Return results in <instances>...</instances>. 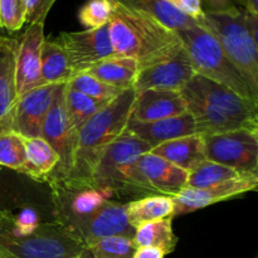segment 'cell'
<instances>
[{"instance_id": "6da1fadb", "label": "cell", "mask_w": 258, "mask_h": 258, "mask_svg": "<svg viewBox=\"0 0 258 258\" xmlns=\"http://www.w3.org/2000/svg\"><path fill=\"white\" fill-rule=\"evenodd\" d=\"M87 247L55 221H39L34 211L0 209V253L5 258H72Z\"/></svg>"}, {"instance_id": "7a4b0ae2", "label": "cell", "mask_w": 258, "mask_h": 258, "mask_svg": "<svg viewBox=\"0 0 258 258\" xmlns=\"http://www.w3.org/2000/svg\"><path fill=\"white\" fill-rule=\"evenodd\" d=\"M111 7L108 33L113 55L133 58L139 63V70L169 57L183 47L175 30L155 18L128 10L116 3H111Z\"/></svg>"}, {"instance_id": "3957f363", "label": "cell", "mask_w": 258, "mask_h": 258, "mask_svg": "<svg viewBox=\"0 0 258 258\" xmlns=\"http://www.w3.org/2000/svg\"><path fill=\"white\" fill-rule=\"evenodd\" d=\"M136 92L128 88L113 98L78 130L72 168L66 179L92 181V174L103 151L126 130Z\"/></svg>"}, {"instance_id": "277c9868", "label": "cell", "mask_w": 258, "mask_h": 258, "mask_svg": "<svg viewBox=\"0 0 258 258\" xmlns=\"http://www.w3.org/2000/svg\"><path fill=\"white\" fill-rule=\"evenodd\" d=\"M150 146L133 134L123 131L103 151L92 174V183L108 197L138 199L153 196L138 168V160Z\"/></svg>"}, {"instance_id": "5b68a950", "label": "cell", "mask_w": 258, "mask_h": 258, "mask_svg": "<svg viewBox=\"0 0 258 258\" xmlns=\"http://www.w3.org/2000/svg\"><path fill=\"white\" fill-rule=\"evenodd\" d=\"M181 44L185 48L194 73L229 88L237 95L258 103V92L252 90L246 78L224 54L216 38L196 24L176 30Z\"/></svg>"}, {"instance_id": "8992f818", "label": "cell", "mask_w": 258, "mask_h": 258, "mask_svg": "<svg viewBox=\"0 0 258 258\" xmlns=\"http://www.w3.org/2000/svg\"><path fill=\"white\" fill-rule=\"evenodd\" d=\"M246 9L231 13L204 12L199 25L217 39L224 54L258 92V44L252 39L244 22Z\"/></svg>"}, {"instance_id": "52a82bcc", "label": "cell", "mask_w": 258, "mask_h": 258, "mask_svg": "<svg viewBox=\"0 0 258 258\" xmlns=\"http://www.w3.org/2000/svg\"><path fill=\"white\" fill-rule=\"evenodd\" d=\"M47 183L50 188L54 221L68 231L111 199L92 181L60 179Z\"/></svg>"}, {"instance_id": "ba28073f", "label": "cell", "mask_w": 258, "mask_h": 258, "mask_svg": "<svg viewBox=\"0 0 258 258\" xmlns=\"http://www.w3.org/2000/svg\"><path fill=\"white\" fill-rule=\"evenodd\" d=\"M64 86L66 83H62L55 87L49 111L42 126L40 138L44 139L59 156V163L52 174L45 179V183L67 178L72 168L77 148L78 131L72 125L67 115L64 103Z\"/></svg>"}, {"instance_id": "9c48e42d", "label": "cell", "mask_w": 258, "mask_h": 258, "mask_svg": "<svg viewBox=\"0 0 258 258\" xmlns=\"http://www.w3.org/2000/svg\"><path fill=\"white\" fill-rule=\"evenodd\" d=\"M203 141L206 160L239 173L258 174V130L241 128L204 135Z\"/></svg>"}, {"instance_id": "30bf717a", "label": "cell", "mask_w": 258, "mask_h": 258, "mask_svg": "<svg viewBox=\"0 0 258 258\" xmlns=\"http://www.w3.org/2000/svg\"><path fill=\"white\" fill-rule=\"evenodd\" d=\"M180 92L199 98L233 120L241 128L258 130V103L237 95L224 86L194 75Z\"/></svg>"}, {"instance_id": "8fae6325", "label": "cell", "mask_w": 258, "mask_h": 258, "mask_svg": "<svg viewBox=\"0 0 258 258\" xmlns=\"http://www.w3.org/2000/svg\"><path fill=\"white\" fill-rule=\"evenodd\" d=\"M55 40L67 53L72 78L81 73H86L93 66L113 55L108 24L96 29L63 32Z\"/></svg>"}, {"instance_id": "7c38bea8", "label": "cell", "mask_w": 258, "mask_h": 258, "mask_svg": "<svg viewBox=\"0 0 258 258\" xmlns=\"http://www.w3.org/2000/svg\"><path fill=\"white\" fill-rule=\"evenodd\" d=\"M194 75L188 53L181 47L169 57L140 68L133 88L136 93L146 90L180 92Z\"/></svg>"}, {"instance_id": "4fadbf2b", "label": "cell", "mask_w": 258, "mask_h": 258, "mask_svg": "<svg viewBox=\"0 0 258 258\" xmlns=\"http://www.w3.org/2000/svg\"><path fill=\"white\" fill-rule=\"evenodd\" d=\"M71 232L88 248L91 244L110 237L120 236L133 239L135 228L127 221L126 203L110 199L95 213L78 222Z\"/></svg>"}, {"instance_id": "5bb4252c", "label": "cell", "mask_w": 258, "mask_h": 258, "mask_svg": "<svg viewBox=\"0 0 258 258\" xmlns=\"http://www.w3.org/2000/svg\"><path fill=\"white\" fill-rule=\"evenodd\" d=\"M258 185V174H243L238 178L222 181L203 189L184 188L174 201V217L191 213L219 202L229 201L242 194L254 191Z\"/></svg>"}, {"instance_id": "9a60e30c", "label": "cell", "mask_w": 258, "mask_h": 258, "mask_svg": "<svg viewBox=\"0 0 258 258\" xmlns=\"http://www.w3.org/2000/svg\"><path fill=\"white\" fill-rule=\"evenodd\" d=\"M44 24H30L17 38L15 48V90L17 98L43 86L40 77V53L44 42Z\"/></svg>"}, {"instance_id": "2e32d148", "label": "cell", "mask_w": 258, "mask_h": 258, "mask_svg": "<svg viewBox=\"0 0 258 258\" xmlns=\"http://www.w3.org/2000/svg\"><path fill=\"white\" fill-rule=\"evenodd\" d=\"M55 87L57 85H43L18 97L13 108L10 130L25 139L40 138Z\"/></svg>"}, {"instance_id": "e0dca14e", "label": "cell", "mask_w": 258, "mask_h": 258, "mask_svg": "<svg viewBox=\"0 0 258 258\" xmlns=\"http://www.w3.org/2000/svg\"><path fill=\"white\" fill-rule=\"evenodd\" d=\"M138 168L151 194H160L174 198L186 186L188 171L169 163L165 159L149 153L138 160Z\"/></svg>"}, {"instance_id": "ac0fdd59", "label": "cell", "mask_w": 258, "mask_h": 258, "mask_svg": "<svg viewBox=\"0 0 258 258\" xmlns=\"http://www.w3.org/2000/svg\"><path fill=\"white\" fill-rule=\"evenodd\" d=\"M126 131L143 140L151 149L156 148L166 141L198 134L194 118L191 117L188 111L179 116H174V117L149 121V122L128 120Z\"/></svg>"}, {"instance_id": "d6986e66", "label": "cell", "mask_w": 258, "mask_h": 258, "mask_svg": "<svg viewBox=\"0 0 258 258\" xmlns=\"http://www.w3.org/2000/svg\"><path fill=\"white\" fill-rule=\"evenodd\" d=\"M184 112H186V105L180 92L146 90L136 93L130 120L149 122L174 117Z\"/></svg>"}, {"instance_id": "ffe728a7", "label": "cell", "mask_w": 258, "mask_h": 258, "mask_svg": "<svg viewBox=\"0 0 258 258\" xmlns=\"http://www.w3.org/2000/svg\"><path fill=\"white\" fill-rule=\"evenodd\" d=\"M15 48L17 38L0 35V133L10 130L17 101Z\"/></svg>"}, {"instance_id": "44dd1931", "label": "cell", "mask_w": 258, "mask_h": 258, "mask_svg": "<svg viewBox=\"0 0 258 258\" xmlns=\"http://www.w3.org/2000/svg\"><path fill=\"white\" fill-rule=\"evenodd\" d=\"M150 153L165 159L188 173L206 161L203 135L199 134L166 141L151 149Z\"/></svg>"}, {"instance_id": "7402d4cb", "label": "cell", "mask_w": 258, "mask_h": 258, "mask_svg": "<svg viewBox=\"0 0 258 258\" xmlns=\"http://www.w3.org/2000/svg\"><path fill=\"white\" fill-rule=\"evenodd\" d=\"M126 216L130 226L135 229L149 222L174 218V201L171 197L160 194L133 199L126 203Z\"/></svg>"}, {"instance_id": "603a6c76", "label": "cell", "mask_w": 258, "mask_h": 258, "mask_svg": "<svg viewBox=\"0 0 258 258\" xmlns=\"http://www.w3.org/2000/svg\"><path fill=\"white\" fill-rule=\"evenodd\" d=\"M25 164L22 174L37 181H45L59 163V156L43 138H24Z\"/></svg>"}, {"instance_id": "cb8c5ba5", "label": "cell", "mask_w": 258, "mask_h": 258, "mask_svg": "<svg viewBox=\"0 0 258 258\" xmlns=\"http://www.w3.org/2000/svg\"><path fill=\"white\" fill-rule=\"evenodd\" d=\"M139 72V63L128 57H112L97 63L86 73L121 91L133 88Z\"/></svg>"}, {"instance_id": "d4e9b609", "label": "cell", "mask_w": 258, "mask_h": 258, "mask_svg": "<svg viewBox=\"0 0 258 258\" xmlns=\"http://www.w3.org/2000/svg\"><path fill=\"white\" fill-rule=\"evenodd\" d=\"M108 2L116 3L128 10L150 15L175 32L198 24L194 19L174 9L165 0H108Z\"/></svg>"}, {"instance_id": "484cf974", "label": "cell", "mask_w": 258, "mask_h": 258, "mask_svg": "<svg viewBox=\"0 0 258 258\" xmlns=\"http://www.w3.org/2000/svg\"><path fill=\"white\" fill-rule=\"evenodd\" d=\"M40 77L43 85H62L72 78L70 60L62 45L45 38L40 53Z\"/></svg>"}, {"instance_id": "4316f807", "label": "cell", "mask_w": 258, "mask_h": 258, "mask_svg": "<svg viewBox=\"0 0 258 258\" xmlns=\"http://www.w3.org/2000/svg\"><path fill=\"white\" fill-rule=\"evenodd\" d=\"M178 237L173 231V218L159 219L149 222L144 226L138 227L133 237L134 246L156 247L165 254L171 253L178 244Z\"/></svg>"}, {"instance_id": "83f0119b", "label": "cell", "mask_w": 258, "mask_h": 258, "mask_svg": "<svg viewBox=\"0 0 258 258\" xmlns=\"http://www.w3.org/2000/svg\"><path fill=\"white\" fill-rule=\"evenodd\" d=\"M108 102H111V101L96 100V98L90 97L85 93L78 92L66 83V110H67V115L71 122L77 131L82 127L83 123L87 122L92 116H95L98 111L102 110L106 105H108Z\"/></svg>"}, {"instance_id": "f1b7e54d", "label": "cell", "mask_w": 258, "mask_h": 258, "mask_svg": "<svg viewBox=\"0 0 258 258\" xmlns=\"http://www.w3.org/2000/svg\"><path fill=\"white\" fill-rule=\"evenodd\" d=\"M244 173L234 170L228 166L221 165V164L213 163V161L206 160L197 166L194 170L188 173V180H186L185 188L191 189H203L208 186L216 185L222 181L231 180V179L238 178ZM251 174V173H247Z\"/></svg>"}, {"instance_id": "f546056e", "label": "cell", "mask_w": 258, "mask_h": 258, "mask_svg": "<svg viewBox=\"0 0 258 258\" xmlns=\"http://www.w3.org/2000/svg\"><path fill=\"white\" fill-rule=\"evenodd\" d=\"M24 164V138L13 130L0 133V166L22 173Z\"/></svg>"}, {"instance_id": "4dcf8cb0", "label": "cell", "mask_w": 258, "mask_h": 258, "mask_svg": "<svg viewBox=\"0 0 258 258\" xmlns=\"http://www.w3.org/2000/svg\"><path fill=\"white\" fill-rule=\"evenodd\" d=\"M67 85L73 90L85 93V95L96 98V100L112 101L121 92H123L118 88L112 87V86L97 80L88 73H81V75L75 76L68 81Z\"/></svg>"}, {"instance_id": "1f68e13d", "label": "cell", "mask_w": 258, "mask_h": 258, "mask_svg": "<svg viewBox=\"0 0 258 258\" xmlns=\"http://www.w3.org/2000/svg\"><path fill=\"white\" fill-rule=\"evenodd\" d=\"M93 258H133L136 247L127 237H110L88 247Z\"/></svg>"}, {"instance_id": "d6a6232c", "label": "cell", "mask_w": 258, "mask_h": 258, "mask_svg": "<svg viewBox=\"0 0 258 258\" xmlns=\"http://www.w3.org/2000/svg\"><path fill=\"white\" fill-rule=\"evenodd\" d=\"M108 0H87L78 10V20L86 29H96L108 24L111 17Z\"/></svg>"}, {"instance_id": "836d02e7", "label": "cell", "mask_w": 258, "mask_h": 258, "mask_svg": "<svg viewBox=\"0 0 258 258\" xmlns=\"http://www.w3.org/2000/svg\"><path fill=\"white\" fill-rule=\"evenodd\" d=\"M27 23L24 0H0V29L15 33Z\"/></svg>"}, {"instance_id": "e575fe53", "label": "cell", "mask_w": 258, "mask_h": 258, "mask_svg": "<svg viewBox=\"0 0 258 258\" xmlns=\"http://www.w3.org/2000/svg\"><path fill=\"white\" fill-rule=\"evenodd\" d=\"M55 2L57 0H24L28 24H44Z\"/></svg>"}, {"instance_id": "d590c367", "label": "cell", "mask_w": 258, "mask_h": 258, "mask_svg": "<svg viewBox=\"0 0 258 258\" xmlns=\"http://www.w3.org/2000/svg\"><path fill=\"white\" fill-rule=\"evenodd\" d=\"M204 12L231 13L239 9L247 10L246 0H199Z\"/></svg>"}, {"instance_id": "8d00e7d4", "label": "cell", "mask_w": 258, "mask_h": 258, "mask_svg": "<svg viewBox=\"0 0 258 258\" xmlns=\"http://www.w3.org/2000/svg\"><path fill=\"white\" fill-rule=\"evenodd\" d=\"M174 9L179 10L186 17L191 18L197 23L203 18L204 10L199 0H165Z\"/></svg>"}, {"instance_id": "74e56055", "label": "cell", "mask_w": 258, "mask_h": 258, "mask_svg": "<svg viewBox=\"0 0 258 258\" xmlns=\"http://www.w3.org/2000/svg\"><path fill=\"white\" fill-rule=\"evenodd\" d=\"M166 254L156 247H138L133 258H164Z\"/></svg>"}, {"instance_id": "f35d334b", "label": "cell", "mask_w": 258, "mask_h": 258, "mask_svg": "<svg viewBox=\"0 0 258 258\" xmlns=\"http://www.w3.org/2000/svg\"><path fill=\"white\" fill-rule=\"evenodd\" d=\"M244 22H246V27L248 33L251 34L252 39L258 44V15L252 14V13L247 12L244 14Z\"/></svg>"}, {"instance_id": "ab89813d", "label": "cell", "mask_w": 258, "mask_h": 258, "mask_svg": "<svg viewBox=\"0 0 258 258\" xmlns=\"http://www.w3.org/2000/svg\"><path fill=\"white\" fill-rule=\"evenodd\" d=\"M247 12L258 15V0H246Z\"/></svg>"}, {"instance_id": "60d3db41", "label": "cell", "mask_w": 258, "mask_h": 258, "mask_svg": "<svg viewBox=\"0 0 258 258\" xmlns=\"http://www.w3.org/2000/svg\"><path fill=\"white\" fill-rule=\"evenodd\" d=\"M72 258H93V256H92V253L90 252V249L87 248V249H85V251H83L81 254H78V256L72 257Z\"/></svg>"}, {"instance_id": "b9f144b4", "label": "cell", "mask_w": 258, "mask_h": 258, "mask_svg": "<svg viewBox=\"0 0 258 258\" xmlns=\"http://www.w3.org/2000/svg\"><path fill=\"white\" fill-rule=\"evenodd\" d=\"M2 176H3V168L0 166V194H2ZM0 209H4L0 207Z\"/></svg>"}, {"instance_id": "7bdbcfd3", "label": "cell", "mask_w": 258, "mask_h": 258, "mask_svg": "<svg viewBox=\"0 0 258 258\" xmlns=\"http://www.w3.org/2000/svg\"><path fill=\"white\" fill-rule=\"evenodd\" d=\"M0 258H5V257H4V256H3V254H2V253H0Z\"/></svg>"}]
</instances>
